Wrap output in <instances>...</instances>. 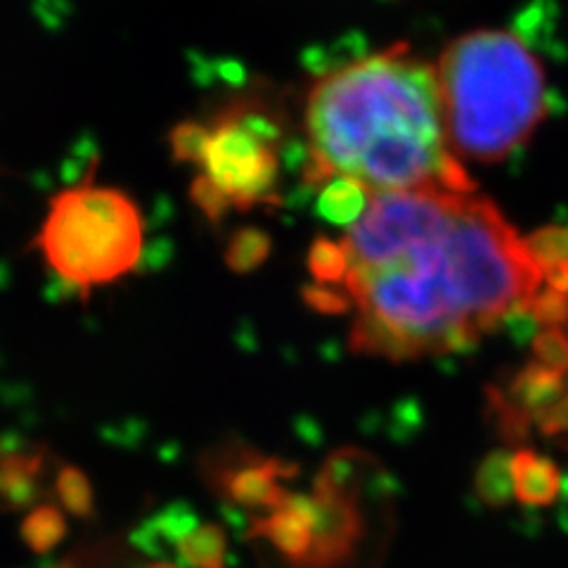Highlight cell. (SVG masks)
<instances>
[{"instance_id": "1", "label": "cell", "mask_w": 568, "mask_h": 568, "mask_svg": "<svg viewBox=\"0 0 568 568\" xmlns=\"http://www.w3.org/2000/svg\"><path fill=\"white\" fill-rule=\"evenodd\" d=\"M355 311L348 344L384 361L474 346L514 315L568 294V256L538 252L476 190L372 192L339 240Z\"/></svg>"}, {"instance_id": "2", "label": "cell", "mask_w": 568, "mask_h": 568, "mask_svg": "<svg viewBox=\"0 0 568 568\" xmlns=\"http://www.w3.org/2000/svg\"><path fill=\"white\" fill-rule=\"evenodd\" d=\"M304 123L308 187L344 175L372 192L476 190L448 145L436 67L405 43L320 79Z\"/></svg>"}, {"instance_id": "3", "label": "cell", "mask_w": 568, "mask_h": 568, "mask_svg": "<svg viewBox=\"0 0 568 568\" xmlns=\"http://www.w3.org/2000/svg\"><path fill=\"white\" fill-rule=\"evenodd\" d=\"M436 81L453 154L500 162L547 114L545 69L517 36L478 29L440 52Z\"/></svg>"}, {"instance_id": "4", "label": "cell", "mask_w": 568, "mask_h": 568, "mask_svg": "<svg viewBox=\"0 0 568 568\" xmlns=\"http://www.w3.org/2000/svg\"><path fill=\"white\" fill-rule=\"evenodd\" d=\"M48 268L83 294L131 273L142 254V219L129 194L91 181L50 200L36 237Z\"/></svg>"}, {"instance_id": "5", "label": "cell", "mask_w": 568, "mask_h": 568, "mask_svg": "<svg viewBox=\"0 0 568 568\" xmlns=\"http://www.w3.org/2000/svg\"><path fill=\"white\" fill-rule=\"evenodd\" d=\"M284 133L273 114L258 104L235 102L206 123V142L197 164L200 178L230 209L248 211L275 202L280 148Z\"/></svg>"}, {"instance_id": "6", "label": "cell", "mask_w": 568, "mask_h": 568, "mask_svg": "<svg viewBox=\"0 0 568 568\" xmlns=\"http://www.w3.org/2000/svg\"><path fill=\"white\" fill-rule=\"evenodd\" d=\"M135 542L152 555H162L169 545L183 568H233L225 528L202 524L187 509L156 514L135 532Z\"/></svg>"}, {"instance_id": "7", "label": "cell", "mask_w": 568, "mask_h": 568, "mask_svg": "<svg viewBox=\"0 0 568 568\" xmlns=\"http://www.w3.org/2000/svg\"><path fill=\"white\" fill-rule=\"evenodd\" d=\"M294 474L296 467L277 457L248 455L244 462H237V465L221 471L219 490L227 497V503L237 507L273 511L290 497L282 481L292 478Z\"/></svg>"}, {"instance_id": "8", "label": "cell", "mask_w": 568, "mask_h": 568, "mask_svg": "<svg viewBox=\"0 0 568 568\" xmlns=\"http://www.w3.org/2000/svg\"><path fill=\"white\" fill-rule=\"evenodd\" d=\"M320 503L306 495H292L268 517L256 521V536L268 540L292 564L311 559V545L317 538Z\"/></svg>"}, {"instance_id": "9", "label": "cell", "mask_w": 568, "mask_h": 568, "mask_svg": "<svg viewBox=\"0 0 568 568\" xmlns=\"http://www.w3.org/2000/svg\"><path fill=\"white\" fill-rule=\"evenodd\" d=\"M511 481L514 500L526 509L552 507L564 488L561 469L549 459L530 448H519L511 453Z\"/></svg>"}, {"instance_id": "10", "label": "cell", "mask_w": 568, "mask_h": 568, "mask_svg": "<svg viewBox=\"0 0 568 568\" xmlns=\"http://www.w3.org/2000/svg\"><path fill=\"white\" fill-rule=\"evenodd\" d=\"M320 190L317 213L336 227H353L367 211L372 190L353 178H332Z\"/></svg>"}, {"instance_id": "11", "label": "cell", "mask_w": 568, "mask_h": 568, "mask_svg": "<svg viewBox=\"0 0 568 568\" xmlns=\"http://www.w3.org/2000/svg\"><path fill=\"white\" fill-rule=\"evenodd\" d=\"M476 500L488 509H505L514 500L511 453L493 450L478 462L474 474Z\"/></svg>"}, {"instance_id": "12", "label": "cell", "mask_w": 568, "mask_h": 568, "mask_svg": "<svg viewBox=\"0 0 568 568\" xmlns=\"http://www.w3.org/2000/svg\"><path fill=\"white\" fill-rule=\"evenodd\" d=\"M308 271L317 287L339 290L346 277V254L342 242L327 237L315 240L308 254Z\"/></svg>"}, {"instance_id": "13", "label": "cell", "mask_w": 568, "mask_h": 568, "mask_svg": "<svg viewBox=\"0 0 568 568\" xmlns=\"http://www.w3.org/2000/svg\"><path fill=\"white\" fill-rule=\"evenodd\" d=\"M271 254V240L263 230L244 227L227 242L225 261L227 268L235 273H252Z\"/></svg>"}, {"instance_id": "14", "label": "cell", "mask_w": 568, "mask_h": 568, "mask_svg": "<svg viewBox=\"0 0 568 568\" xmlns=\"http://www.w3.org/2000/svg\"><path fill=\"white\" fill-rule=\"evenodd\" d=\"M58 490L64 507L71 514H79V517H88L93 511V490L88 478L79 469H62L58 478Z\"/></svg>"}, {"instance_id": "15", "label": "cell", "mask_w": 568, "mask_h": 568, "mask_svg": "<svg viewBox=\"0 0 568 568\" xmlns=\"http://www.w3.org/2000/svg\"><path fill=\"white\" fill-rule=\"evenodd\" d=\"M204 142H206V123L183 121L171 131V152L175 156V162L197 164Z\"/></svg>"}, {"instance_id": "16", "label": "cell", "mask_w": 568, "mask_h": 568, "mask_svg": "<svg viewBox=\"0 0 568 568\" xmlns=\"http://www.w3.org/2000/svg\"><path fill=\"white\" fill-rule=\"evenodd\" d=\"M27 536L36 549H50L64 536V521L58 509H39L27 524Z\"/></svg>"}, {"instance_id": "17", "label": "cell", "mask_w": 568, "mask_h": 568, "mask_svg": "<svg viewBox=\"0 0 568 568\" xmlns=\"http://www.w3.org/2000/svg\"><path fill=\"white\" fill-rule=\"evenodd\" d=\"M148 568H183V566H181V564H173V561H164V559H159V561L150 564Z\"/></svg>"}, {"instance_id": "18", "label": "cell", "mask_w": 568, "mask_h": 568, "mask_svg": "<svg viewBox=\"0 0 568 568\" xmlns=\"http://www.w3.org/2000/svg\"><path fill=\"white\" fill-rule=\"evenodd\" d=\"M561 410H566L564 415H566V422H568V377H566V390H564V396H561ZM568 440V438H566ZM566 446H568V443H566Z\"/></svg>"}]
</instances>
